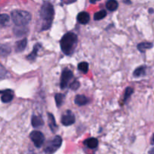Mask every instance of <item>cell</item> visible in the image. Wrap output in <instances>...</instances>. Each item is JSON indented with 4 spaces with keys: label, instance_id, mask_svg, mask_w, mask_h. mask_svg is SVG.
<instances>
[{
    "label": "cell",
    "instance_id": "1",
    "mask_svg": "<svg viewBox=\"0 0 154 154\" xmlns=\"http://www.w3.org/2000/svg\"><path fill=\"white\" fill-rule=\"evenodd\" d=\"M78 35L75 33L69 32L66 33L60 40V48L64 54L71 56L75 52L78 45Z\"/></svg>",
    "mask_w": 154,
    "mask_h": 154
},
{
    "label": "cell",
    "instance_id": "2",
    "mask_svg": "<svg viewBox=\"0 0 154 154\" xmlns=\"http://www.w3.org/2000/svg\"><path fill=\"white\" fill-rule=\"evenodd\" d=\"M54 17V6L49 2H45L40 9V17L42 20V31L51 28Z\"/></svg>",
    "mask_w": 154,
    "mask_h": 154
},
{
    "label": "cell",
    "instance_id": "3",
    "mask_svg": "<svg viewBox=\"0 0 154 154\" xmlns=\"http://www.w3.org/2000/svg\"><path fill=\"white\" fill-rule=\"evenodd\" d=\"M11 19L17 26H25L31 21L32 15L29 12L22 10H14L11 14Z\"/></svg>",
    "mask_w": 154,
    "mask_h": 154
},
{
    "label": "cell",
    "instance_id": "4",
    "mask_svg": "<svg viewBox=\"0 0 154 154\" xmlns=\"http://www.w3.org/2000/svg\"><path fill=\"white\" fill-rule=\"evenodd\" d=\"M63 140L59 135L54 137L52 140H50L45 144L43 150L44 154H53L55 153L62 145Z\"/></svg>",
    "mask_w": 154,
    "mask_h": 154
},
{
    "label": "cell",
    "instance_id": "5",
    "mask_svg": "<svg viewBox=\"0 0 154 154\" xmlns=\"http://www.w3.org/2000/svg\"><path fill=\"white\" fill-rule=\"evenodd\" d=\"M29 138L31 141L33 142L34 145L36 147H38V148L42 147L45 140L44 134L42 132H39V131H32L30 133Z\"/></svg>",
    "mask_w": 154,
    "mask_h": 154
},
{
    "label": "cell",
    "instance_id": "6",
    "mask_svg": "<svg viewBox=\"0 0 154 154\" xmlns=\"http://www.w3.org/2000/svg\"><path fill=\"white\" fill-rule=\"evenodd\" d=\"M73 78V73L69 69H65L62 72L61 79H60V88L64 90L69 84V81Z\"/></svg>",
    "mask_w": 154,
    "mask_h": 154
},
{
    "label": "cell",
    "instance_id": "7",
    "mask_svg": "<svg viewBox=\"0 0 154 154\" xmlns=\"http://www.w3.org/2000/svg\"><path fill=\"white\" fill-rule=\"evenodd\" d=\"M75 122V114L72 113V111L70 110H67L66 112L63 114L61 118V123L62 124L66 126H71V125L74 124Z\"/></svg>",
    "mask_w": 154,
    "mask_h": 154
},
{
    "label": "cell",
    "instance_id": "8",
    "mask_svg": "<svg viewBox=\"0 0 154 154\" xmlns=\"http://www.w3.org/2000/svg\"><path fill=\"white\" fill-rule=\"evenodd\" d=\"M14 93L11 90H4L2 95L1 96V101L3 103H8L13 100Z\"/></svg>",
    "mask_w": 154,
    "mask_h": 154
},
{
    "label": "cell",
    "instance_id": "9",
    "mask_svg": "<svg viewBox=\"0 0 154 154\" xmlns=\"http://www.w3.org/2000/svg\"><path fill=\"white\" fill-rule=\"evenodd\" d=\"M77 20L80 23L85 25L90 21V14L86 11H81L77 16Z\"/></svg>",
    "mask_w": 154,
    "mask_h": 154
},
{
    "label": "cell",
    "instance_id": "10",
    "mask_svg": "<svg viewBox=\"0 0 154 154\" xmlns=\"http://www.w3.org/2000/svg\"><path fill=\"white\" fill-rule=\"evenodd\" d=\"M32 126L34 128H38L40 126H42L45 123H44V120L42 119V117L41 116H37V115H33L32 117Z\"/></svg>",
    "mask_w": 154,
    "mask_h": 154
},
{
    "label": "cell",
    "instance_id": "11",
    "mask_svg": "<svg viewBox=\"0 0 154 154\" xmlns=\"http://www.w3.org/2000/svg\"><path fill=\"white\" fill-rule=\"evenodd\" d=\"M27 45V39L26 38H24L22 40L18 41V42H16L15 44V51L16 52H22L25 50V48H26Z\"/></svg>",
    "mask_w": 154,
    "mask_h": 154
},
{
    "label": "cell",
    "instance_id": "12",
    "mask_svg": "<svg viewBox=\"0 0 154 154\" xmlns=\"http://www.w3.org/2000/svg\"><path fill=\"white\" fill-rule=\"evenodd\" d=\"M84 144L90 149H95L98 147L99 141L96 138H90L84 141Z\"/></svg>",
    "mask_w": 154,
    "mask_h": 154
},
{
    "label": "cell",
    "instance_id": "13",
    "mask_svg": "<svg viewBox=\"0 0 154 154\" xmlns=\"http://www.w3.org/2000/svg\"><path fill=\"white\" fill-rule=\"evenodd\" d=\"M41 48H42V45L39 43H36L35 45H34V47H33V50L31 52V54L26 57L27 60H30V61H34V60H35L36 57H37L38 52V51L40 50Z\"/></svg>",
    "mask_w": 154,
    "mask_h": 154
},
{
    "label": "cell",
    "instance_id": "14",
    "mask_svg": "<svg viewBox=\"0 0 154 154\" xmlns=\"http://www.w3.org/2000/svg\"><path fill=\"white\" fill-rule=\"evenodd\" d=\"M89 100L84 95H77L75 99V103L78 106H83L88 103Z\"/></svg>",
    "mask_w": 154,
    "mask_h": 154
},
{
    "label": "cell",
    "instance_id": "15",
    "mask_svg": "<svg viewBox=\"0 0 154 154\" xmlns=\"http://www.w3.org/2000/svg\"><path fill=\"white\" fill-rule=\"evenodd\" d=\"M48 125H49L51 131L54 132L56 130H57V128H58V126H57V123H56L55 118H54V115H53L52 114H51V113H48Z\"/></svg>",
    "mask_w": 154,
    "mask_h": 154
},
{
    "label": "cell",
    "instance_id": "16",
    "mask_svg": "<svg viewBox=\"0 0 154 154\" xmlns=\"http://www.w3.org/2000/svg\"><path fill=\"white\" fill-rule=\"evenodd\" d=\"M153 43H150V42H141L138 45V49L140 52L144 53L145 51L153 48Z\"/></svg>",
    "mask_w": 154,
    "mask_h": 154
},
{
    "label": "cell",
    "instance_id": "17",
    "mask_svg": "<svg viewBox=\"0 0 154 154\" xmlns=\"http://www.w3.org/2000/svg\"><path fill=\"white\" fill-rule=\"evenodd\" d=\"M106 8L108 11H114L117 10L118 8V2L115 0H109L106 2Z\"/></svg>",
    "mask_w": 154,
    "mask_h": 154
},
{
    "label": "cell",
    "instance_id": "18",
    "mask_svg": "<svg viewBox=\"0 0 154 154\" xmlns=\"http://www.w3.org/2000/svg\"><path fill=\"white\" fill-rule=\"evenodd\" d=\"M146 74V67L144 66H141L140 67L137 68L133 72V76L135 78H140V77L144 76Z\"/></svg>",
    "mask_w": 154,
    "mask_h": 154
},
{
    "label": "cell",
    "instance_id": "19",
    "mask_svg": "<svg viewBox=\"0 0 154 154\" xmlns=\"http://www.w3.org/2000/svg\"><path fill=\"white\" fill-rule=\"evenodd\" d=\"M11 52V49L10 47L7 45H0V56L1 57H5L9 55Z\"/></svg>",
    "mask_w": 154,
    "mask_h": 154
},
{
    "label": "cell",
    "instance_id": "20",
    "mask_svg": "<svg viewBox=\"0 0 154 154\" xmlns=\"http://www.w3.org/2000/svg\"><path fill=\"white\" fill-rule=\"evenodd\" d=\"M27 32V29L25 26H16L14 28V33L15 35H17V37L20 36H22L23 35H25Z\"/></svg>",
    "mask_w": 154,
    "mask_h": 154
},
{
    "label": "cell",
    "instance_id": "21",
    "mask_svg": "<svg viewBox=\"0 0 154 154\" xmlns=\"http://www.w3.org/2000/svg\"><path fill=\"white\" fill-rule=\"evenodd\" d=\"M65 100V95L63 94V93H57L55 95V101L56 104H57V106L58 108H60V107L63 105V102H64Z\"/></svg>",
    "mask_w": 154,
    "mask_h": 154
},
{
    "label": "cell",
    "instance_id": "22",
    "mask_svg": "<svg viewBox=\"0 0 154 154\" xmlns=\"http://www.w3.org/2000/svg\"><path fill=\"white\" fill-rule=\"evenodd\" d=\"M78 70L81 71L84 74H87L89 70V65L87 62H81L78 66Z\"/></svg>",
    "mask_w": 154,
    "mask_h": 154
},
{
    "label": "cell",
    "instance_id": "23",
    "mask_svg": "<svg viewBox=\"0 0 154 154\" xmlns=\"http://www.w3.org/2000/svg\"><path fill=\"white\" fill-rule=\"evenodd\" d=\"M107 15V12L105 11V10L99 11L96 12L94 14V16H93V19L95 20H102L105 16Z\"/></svg>",
    "mask_w": 154,
    "mask_h": 154
},
{
    "label": "cell",
    "instance_id": "24",
    "mask_svg": "<svg viewBox=\"0 0 154 154\" xmlns=\"http://www.w3.org/2000/svg\"><path fill=\"white\" fill-rule=\"evenodd\" d=\"M10 22V17L6 14H0V25L6 26Z\"/></svg>",
    "mask_w": 154,
    "mask_h": 154
},
{
    "label": "cell",
    "instance_id": "25",
    "mask_svg": "<svg viewBox=\"0 0 154 154\" xmlns=\"http://www.w3.org/2000/svg\"><path fill=\"white\" fill-rule=\"evenodd\" d=\"M133 93V89L131 88V87H127L125 90V94H124V99H123V102L126 103V101L130 98V96H132V94Z\"/></svg>",
    "mask_w": 154,
    "mask_h": 154
},
{
    "label": "cell",
    "instance_id": "26",
    "mask_svg": "<svg viewBox=\"0 0 154 154\" xmlns=\"http://www.w3.org/2000/svg\"><path fill=\"white\" fill-rule=\"evenodd\" d=\"M8 76V71L6 70L5 68L0 63V79H5Z\"/></svg>",
    "mask_w": 154,
    "mask_h": 154
},
{
    "label": "cell",
    "instance_id": "27",
    "mask_svg": "<svg viewBox=\"0 0 154 154\" xmlns=\"http://www.w3.org/2000/svg\"><path fill=\"white\" fill-rule=\"evenodd\" d=\"M80 86H81V84H80L79 81H76V80H75V81H74L73 82H72V84H70L69 87H70L71 90H77L78 88H79Z\"/></svg>",
    "mask_w": 154,
    "mask_h": 154
},
{
    "label": "cell",
    "instance_id": "28",
    "mask_svg": "<svg viewBox=\"0 0 154 154\" xmlns=\"http://www.w3.org/2000/svg\"><path fill=\"white\" fill-rule=\"evenodd\" d=\"M123 3H126V4H131V2L130 1H123Z\"/></svg>",
    "mask_w": 154,
    "mask_h": 154
},
{
    "label": "cell",
    "instance_id": "29",
    "mask_svg": "<svg viewBox=\"0 0 154 154\" xmlns=\"http://www.w3.org/2000/svg\"><path fill=\"white\" fill-rule=\"evenodd\" d=\"M151 144L152 145H153V135H152V137H151Z\"/></svg>",
    "mask_w": 154,
    "mask_h": 154
},
{
    "label": "cell",
    "instance_id": "30",
    "mask_svg": "<svg viewBox=\"0 0 154 154\" xmlns=\"http://www.w3.org/2000/svg\"><path fill=\"white\" fill-rule=\"evenodd\" d=\"M153 149H151V150H150V154H153Z\"/></svg>",
    "mask_w": 154,
    "mask_h": 154
},
{
    "label": "cell",
    "instance_id": "31",
    "mask_svg": "<svg viewBox=\"0 0 154 154\" xmlns=\"http://www.w3.org/2000/svg\"><path fill=\"white\" fill-rule=\"evenodd\" d=\"M153 8H150V13L152 14V13H153Z\"/></svg>",
    "mask_w": 154,
    "mask_h": 154
},
{
    "label": "cell",
    "instance_id": "32",
    "mask_svg": "<svg viewBox=\"0 0 154 154\" xmlns=\"http://www.w3.org/2000/svg\"><path fill=\"white\" fill-rule=\"evenodd\" d=\"M3 92H4V90H3V91H2V90H0V94H2Z\"/></svg>",
    "mask_w": 154,
    "mask_h": 154
},
{
    "label": "cell",
    "instance_id": "33",
    "mask_svg": "<svg viewBox=\"0 0 154 154\" xmlns=\"http://www.w3.org/2000/svg\"><path fill=\"white\" fill-rule=\"evenodd\" d=\"M28 154H30V153H28ZM31 154H32V153H31Z\"/></svg>",
    "mask_w": 154,
    "mask_h": 154
}]
</instances>
